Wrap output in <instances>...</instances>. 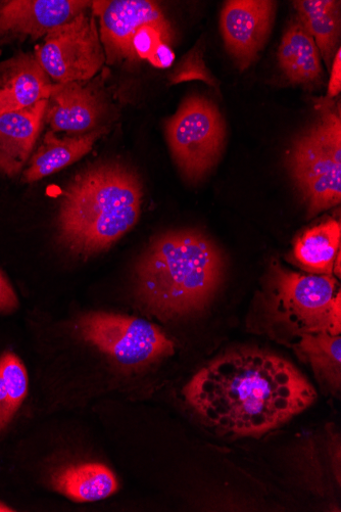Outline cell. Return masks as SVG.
Here are the masks:
<instances>
[{
    "mask_svg": "<svg viewBox=\"0 0 341 512\" xmlns=\"http://www.w3.org/2000/svg\"><path fill=\"white\" fill-rule=\"evenodd\" d=\"M183 394L208 426L235 437L277 430L317 399L294 365L258 349L218 357L192 377Z\"/></svg>",
    "mask_w": 341,
    "mask_h": 512,
    "instance_id": "1",
    "label": "cell"
},
{
    "mask_svg": "<svg viewBox=\"0 0 341 512\" xmlns=\"http://www.w3.org/2000/svg\"><path fill=\"white\" fill-rule=\"evenodd\" d=\"M224 259L200 231L177 230L158 237L141 255L134 271L140 306L161 320L203 311L219 289Z\"/></svg>",
    "mask_w": 341,
    "mask_h": 512,
    "instance_id": "2",
    "label": "cell"
},
{
    "mask_svg": "<svg viewBox=\"0 0 341 512\" xmlns=\"http://www.w3.org/2000/svg\"><path fill=\"white\" fill-rule=\"evenodd\" d=\"M142 198V184L130 168L115 162L85 168L63 193L60 243L81 257L110 249L137 223Z\"/></svg>",
    "mask_w": 341,
    "mask_h": 512,
    "instance_id": "3",
    "label": "cell"
},
{
    "mask_svg": "<svg viewBox=\"0 0 341 512\" xmlns=\"http://www.w3.org/2000/svg\"><path fill=\"white\" fill-rule=\"evenodd\" d=\"M267 303L272 322L294 340L302 335L341 333V292L332 275L301 274L275 264Z\"/></svg>",
    "mask_w": 341,
    "mask_h": 512,
    "instance_id": "4",
    "label": "cell"
},
{
    "mask_svg": "<svg viewBox=\"0 0 341 512\" xmlns=\"http://www.w3.org/2000/svg\"><path fill=\"white\" fill-rule=\"evenodd\" d=\"M288 169L309 215L337 206L341 200V120L328 107L292 147Z\"/></svg>",
    "mask_w": 341,
    "mask_h": 512,
    "instance_id": "5",
    "label": "cell"
},
{
    "mask_svg": "<svg viewBox=\"0 0 341 512\" xmlns=\"http://www.w3.org/2000/svg\"><path fill=\"white\" fill-rule=\"evenodd\" d=\"M79 337L127 367H141L172 356L175 345L158 325L141 318L90 312L76 323Z\"/></svg>",
    "mask_w": 341,
    "mask_h": 512,
    "instance_id": "6",
    "label": "cell"
},
{
    "mask_svg": "<svg viewBox=\"0 0 341 512\" xmlns=\"http://www.w3.org/2000/svg\"><path fill=\"white\" fill-rule=\"evenodd\" d=\"M166 135L182 174L190 181H199L218 162L226 132L218 108L203 97L193 96L168 120Z\"/></svg>",
    "mask_w": 341,
    "mask_h": 512,
    "instance_id": "7",
    "label": "cell"
},
{
    "mask_svg": "<svg viewBox=\"0 0 341 512\" xmlns=\"http://www.w3.org/2000/svg\"><path fill=\"white\" fill-rule=\"evenodd\" d=\"M34 57L54 83L84 82L94 77L106 63L94 15L84 11L47 33Z\"/></svg>",
    "mask_w": 341,
    "mask_h": 512,
    "instance_id": "8",
    "label": "cell"
},
{
    "mask_svg": "<svg viewBox=\"0 0 341 512\" xmlns=\"http://www.w3.org/2000/svg\"><path fill=\"white\" fill-rule=\"evenodd\" d=\"M91 10L100 18V37L106 62L111 65L137 60L132 42L143 27H171L160 6L148 0L92 2Z\"/></svg>",
    "mask_w": 341,
    "mask_h": 512,
    "instance_id": "9",
    "label": "cell"
},
{
    "mask_svg": "<svg viewBox=\"0 0 341 512\" xmlns=\"http://www.w3.org/2000/svg\"><path fill=\"white\" fill-rule=\"evenodd\" d=\"M276 3L268 0H231L221 13L226 49L241 70L258 58L271 33Z\"/></svg>",
    "mask_w": 341,
    "mask_h": 512,
    "instance_id": "10",
    "label": "cell"
},
{
    "mask_svg": "<svg viewBox=\"0 0 341 512\" xmlns=\"http://www.w3.org/2000/svg\"><path fill=\"white\" fill-rule=\"evenodd\" d=\"M91 6L85 0H11L0 7V37L41 38Z\"/></svg>",
    "mask_w": 341,
    "mask_h": 512,
    "instance_id": "11",
    "label": "cell"
},
{
    "mask_svg": "<svg viewBox=\"0 0 341 512\" xmlns=\"http://www.w3.org/2000/svg\"><path fill=\"white\" fill-rule=\"evenodd\" d=\"M105 105L99 93L82 82L57 84L45 113L53 130L83 135L99 126Z\"/></svg>",
    "mask_w": 341,
    "mask_h": 512,
    "instance_id": "12",
    "label": "cell"
},
{
    "mask_svg": "<svg viewBox=\"0 0 341 512\" xmlns=\"http://www.w3.org/2000/svg\"><path fill=\"white\" fill-rule=\"evenodd\" d=\"M55 86L33 55L19 54L0 63V115L50 100Z\"/></svg>",
    "mask_w": 341,
    "mask_h": 512,
    "instance_id": "13",
    "label": "cell"
},
{
    "mask_svg": "<svg viewBox=\"0 0 341 512\" xmlns=\"http://www.w3.org/2000/svg\"><path fill=\"white\" fill-rule=\"evenodd\" d=\"M48 101L0 115V173L18 175L30 158L41 131Z\"/></svg>",
    "mask_w": 341,
    "mask_h": 512,
    "instance_id": "14",
    "label": "cell"
},
{
    "mask_svg": "<svg viewBox=\"0 0 341 512\" xmlns=\"http://www.w3.org/2000/svg\"><path fill=\"white\" fill-rule=\"evenodd\" d=\"M105 132L106 128H97L83 135L64 138L53 131L47 132L24 172L23 181L36 182L76 163L92 150Z\"/></svg>",
    "mask_w": 341,
    "mask_h": 512,
    "instance_id": "15",
    "label": "cell"
},
{
    "mask_svg": "<svg viewBox=\"0 0 341 512\" xmlns=\"http://www.w3.org/2000/svg\"><path fill=\"white\" fill-rule=\"evenodd\" d=\"M278 63L291 83L309 85L322 78L319 50L313 37L298 18L289 24L282 37Z\"/></svg>",
    "mask_w": 341,
    "mask_h": 512,
    "instance_id": "16",
    "label": "cell"
},
{
    "mask_svg": "<svg viewBox=\"0 0 341 512\" xmlns=\"http://www.w3.org/2000/svg\"><path fill=\"white\" fill-rule=\"evenodd\" d=\"M53 487L75 502L106 499L119 489L116 475L105 464L97 462L71 465L53 478Z\"/></svg>",
    "mask_w": 341,
    "mask_h": 512,
    "instance_id": "17",
    "label": "cell"
},
{
    "mask_svg": "<svg viewBox=\"0 0 341 512\" xmlns=\"http://www.w3.org/2000/svg\"><path fill=\"white\" fill-rule=\"evenodd\" d=\"M298 19L313 37L320 56L331 67L339 48L340 2L334 0H301L295 2Z\"/></svg>",
    "mask_w": 341,
    "mask_h": 512,
    "instance_id": "18",
    "label": "cell"
},
{
    "mask_svg": "<svg viewBox=\"0 0 341 512\" xmlns=\"http://www.w3.org/2000/svg\"><path fill=\"white\" fill-rule=\"evenodd\" d=\"M341 225L329 220L307 230L295 244L294 255L312 274L332 275L340 254Z\"/></svg>",
    "mask_w": 341,
    "mask_h": 512,
    "instance_id": "19",
    "label": "cell"
},
{
    "mask_svg": "<svg viewBox=\"0 0 341 512\" xmlns=\"http://www.w3.org/2000/svg\"><path fill=\"white\" fill-rule=\"evenodd\" d=\"M295 349L299 356L311 365L321 385L336 395L341 385L340 335H302L295 340Z\"/></svg>",
    "mask_w": 341,
    "mask_h": 512,
    "instance_id": "20",
    "label": "cell"
},
{
    "mask_svg": "<svg viewBox=\"0 0 341 512\" xmlns=\"http://www.w3.org/2000/svg\"><path fill=\"white\" fill-rule=\"evenodd\" d=\"M28 374L13 352L0 356V433L12 422L28 393Z\"/></svg>",
    "mask_w": 341,
    "mask_h": 512,
    "instance_id": "21",
    "label": "cell"
},
{
    "mask_svg": "<svg viewBox=\"0 0 341 512\" xmlns=\"http://www.w3.org/2000/svg\"><path fill=\"white\" fill-rule=\"evenodd\" d=\"M19 306L18 297L6 275L0 271V314L14 312Z\"/></svg>",
    "mask_w": 341,
    "mask_h": 512,
    "instance_id": "22",
    "label": "cell"
},
{
    "mask_svg": "<svg viewBox=\"0 0 341 512\" xmlns=\"http://www.w3.org/2000/svg\"><path fill=\"white\" fill-rule=\"evenodd\" d=\"M341 51H337L331 65V75L327 91V100H331L339 95L341 90Z\"/></svg>",
    "mask_w": 341,
    "mask_h": 512,
    "instance_id": "23",
    "label": "cell"
},
{
    "mask_svg": "<svg viewBox=\"0 0 341 512\" xmlns=\"http://www.w3.org/2000/svg\"><path fill=\"white\" fill-rule=\"evenodd\" d=\"M174 60L175 55L170 48V44L163 42L154 51L148 61H150L157 68L166 69L171 67Z\"/></svg>",
    "mask_w": 341,
    "mask_h": 512,
    "instance_id": "24",
    "label": "cell"
},
{
    "mask_svg": "<svg viewBox=\"0 0 341 512\" xmlns=\"http://www.w3.org/2000/svg\"><path fill=\"white\" fill-rule=\"evenodd\" d=\"M15 511L12 507L0 501V512H13Z\"/></svg>",
    "mask_w": 341,
    "mask_h": 512,
    "instance_id": "25",
    "label": "cell"
},
{
    "mask_svg": "<svg viewBox=\"0 0 341 512\" xmlns=\"http://www.w3.org/2000/svg\"><path fill=\"white\" fill-rule=\"evenodd\" d=\"M0 55H2V51H0Z\"/></svg>",
    "mask_w": 341,
    "mask_h": 512,
    "instance_id": "26",
    "label": "cell"
}]
</instances>
